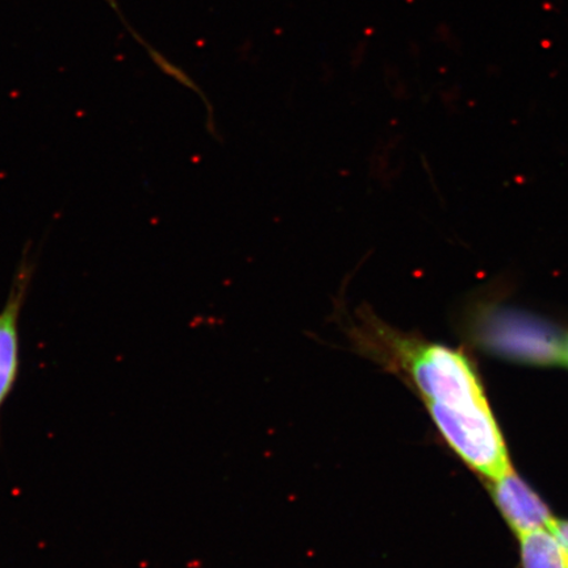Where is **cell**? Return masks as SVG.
Returning a JSON list of instances; mask_svg holds the SVG:
<instances>
[{
	"instance_id": "cell-1",
	"label": "cell",
	"mask_w": 568,
	"mask_h": 568,
	"mask_svg": "<svg viewBox=\"0 0 568 568\" xmlns=\"http://www.w3.org/2000/svg\"><path fill=\"white\" fill-rule=\"evenodd\" d=\"M428 412L445 442L488 481L514 470L491 408H428Z\"/></svg>"
},
{
	"instance_id": "cell-2",
	"label": "cell",
	"mask_w": 568,
	"mask_h": 568,
	"mask_svg": "<svg viewBox=\"0 0 568 568\" xmlns=\"http://www.w3.org/2000/svg\"><path fill=\"white\" fill-rule=\"evenodd\" d=\"M483 339L504 354L536 364L564 362V344L557 332L541 320L507 308L481 314Z\"/></svg>"
},
{
	"instance_id": "cell-3",
	"label": "cell",
	"mask_w": 568,
	"mask_h": 568,
	"mask_svg": "<svg viewBox=\"0 0 568 568\" xmlns=\"http://www.w3.org/2000/svg\"><path fill=\"white\" fill-rule=\"evenodd\" d=\"M34 265L24 254L13 275L9 296L0 311V412L16 388L20 373V316L28 290L31 287Z\"/></svg>"
},
{
	"instance_id": "cell-4",
	"label": "cell",
	"mask_w": 568,
	"mask_h": 568,
	"mask_svg": "<svg viewBox=\"0 0 568 568\" xmlns=\"http://www.w3.org/2000/svg\"><path fill=\"white\" fill-rule=\"evenodd\" d=\"M489 485L497 506L517 537L549 528L554 520L549 508L514 470L489 481Z\"/></svg>"
},
{
	"instance_id": "cell-5",
	"label": "cell",
	"mask_w": 568,
	"mask_h": 568,
	"mask_svg": "<svg viewBox=\"0 0 568 568\" xmlns=\"http://www.w3.org/2000/svg\"><path fill=\"white\" fill-rule=\"evenodd\" d=\"M524 568H567L562 545L549 529H538L518 536Z\"/></svg>"
},
{
	"instance_id": "cell-6",
	"label": "cell",
	"mask_w": 568,
	"mask_h": 568,
	"mask_svg": "<svg viewBox=\"0 0 568 568\" xmlns=\"http://www.w3.org/2000/svg\"><path fill=\"white\" fill-rule=\"evenodd\" d=\"M562 548L568 551V521L557 520L554 518L548 528Z\"/></svg>"
},
{
	"instance_id": "cell-7",
	"label": "cell",
	"mask_w": 568,
	"mask_h": 568,
	"mask_svg": "<svg viewBox=\"0 0 568 568\" xmlns=\"http://www.w3.org/2000/svg\"><path fill=\"white\" fill-rule=\"evenodd\" d=\"M564 362H565V364L568 365V336L565 339V344H564Z\"/></svg>"
},
{
	"instance_id": "cell-8",
	"label": "cell",
	"mask_w": 568,
	"mask_h": 568,
	"mask_svg": "<svg viewBox=\"0 0 568 568\" xmlns=\"http://www.w3.org/2000/svg\"><path fill=\"white\" fill-rule=\"evenodd\" d=\"M565 556H566V565H567V568H568V551H566V550H565Z\"/></svg>"
}]
</instances>
